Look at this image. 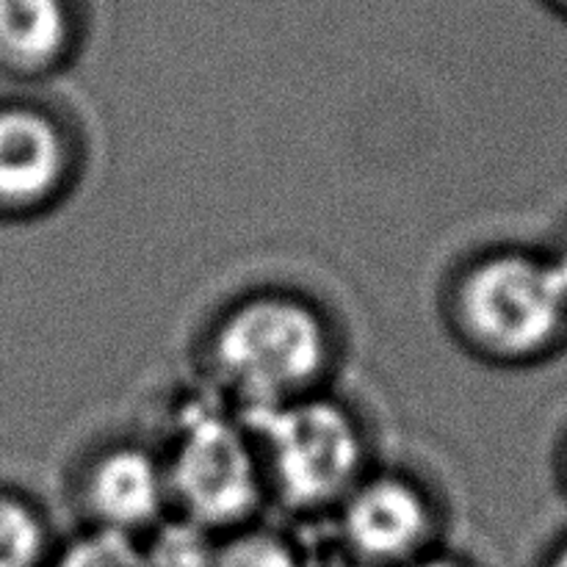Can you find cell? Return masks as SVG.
<instances>
[{
    "mask_svg": "<svg viewBox=\"0 0 567 567\" xmlns=\"http://www.w3.org/2000/svg\"><path fill=\"white\" fill-rule=\"evenodd\" d=\"M557 476H559V487H563L565 498H567V437L559 449V460H557Z\"/></svg>",
    "mask_w": 567,
    "mask_h": 567,
    "instance_id": "15",
    "label": "cell"
},
{
    "mask_svg": "<svg viewBox=\"0 0 567 567\" xmlns=\"http://www.w3.org/2000/svg\"><path fill=\"white\" fill-rule=\"evenodd\" d=\"M551 252H554V258H557L559 269H563L565 277H567V241L559 244V247H551Z\"/></svg>",
    "mask_w": 567,
    "mask_h": 567,
    "instance_id": "16",
    "label": "cell"
},
{
    "mask_svg": "<svg viewBox=\"0 0 567 567\" xmlns=\"http://www.w3.org/2000/svg\"><path fill=\"white\" fill-rule=\"evenodd\" d=\"M332 365L330 319L319 305L286 288L238 297L205 338L208 393L244 419L324 391Z\"/></svg>",
    "mask_w": 567,
    "mask_h": 567,
    "instance_id": "1",
    "label": "cell"
},
{
    "mask_svg": "<svg viewBox=\"0 0 567 567\" xmlns=\"http://www.w3.org/2000/svg\"><path fill=\"white\" fill-rule=\"evenodd\" d=\"M402 567H471V565L465 563L463 557H454V554L441 551V548H432L430 554H424V557L413 559V563Z\"/></svg>",
    "mask_w": 567,
    "mask_h": 567,
    "instance_id": "13",
    "label": "cell"
},
{
    "mask_svg": "<svg viewBox=\"0 0 567 567\" xmlns=\"http://www.w3.org/2000/svg\"><path fill=\"white\" fill-rule=\"evenodd\" d=\"M78 147L44 105L0 103V221H20L55 208L70 192Z\"/></svg>",
    "mask_w": 567,
    "mask_h": 567,
    "instance_id": "6",
    "label": "cell"
},
{
    "mask_svg": "<svg viewBox=\"0 0 567 567\" xmlns=\"http://www.w3.org/2000/svg\"><path fill=\"white\" fill-rule=\"evenodd\" d=\"M543 3H546L548 9L554 11V14L563 17V20H567V0H543Z\"/></svg>",
    "mask_w": 567,
    "mask_h": 567,
    "instance_id": "17",
    "label": "cell"
},
{
    "mask_svg": "<svg viewBox=\"0 0 567 567\" xmlns=\"http://www.w3.org/2000/svg\"><path fill=\"white\" fill-rule=\"evenodd\" d=\"M158 449L181 518L221 537L255 524L269 504L252 430L214 393L183 399Z\"/></svg>",
    "mask_w": 567,
    "mask_h": 567,
    "instance_id": "3",
    "label": "cell"
},
{
    "mask_svg": "<svg viewBox=\"0 0 567 567\" xmlns=\"http://www.w3.org/2000/svg\"><path fill=\"white\" fill-rule=\"evenodd\" d=\"M244 421L258 446L269 504L299 518L332 515L371 471L358 415L327 391Z\"/></svg>",
    "mask_w": 567,
    "mask_h": 567,
    "instance_id": "4",
    "label": "cell"
},
{
    "mask_svg": "<svg viewBox=\"0 0 567 567\" xmlns=\"http://www.w3.org/2000/svg\"><path fill=\"white\" fill-rule=\"evenodd\" d=\"M446 319L454 338L485 363L540 365L567 347V277L551 249H485L454 275Z\"/></svg>",
    "mask_w": 567,
    "mask_h": 567,
    "instance_id": "2",
    "label": "cell"
},
{
    "mask_svg": "<svg viewBox=\"0 0 567 567\" xmlns=\"http://www.w3.org/2000/svg\"><path fill=\"white\" fill-rule=\"evenodd\" d=\"M78 33L72 0H0V75L11 81L59 75L75 55Z\"/></svg>",
    "mask_w": 567,
    "mask_h": 567,
    "instance_id": "8",
    "label": "cell"
},
{
    "mask_svg": "<svg viewBox=\"0 0 567 567\" xmlns=\"http://www.w3.org/2000/svg\"><path fill=\"white\" fill-rule=\"evenodd\" d=\"M50 567H153L142 540L116 532L83 529L55 548Z\"/></svg>",
    "mask_w": 567,
    "mask_h": 567,
    "instance_id": "12",
    "label": "cell"
},
{
    "mask_svg": "<svg viewBox=\"0 0 567 567\" xmlns=\"http://www.w3.org/2000/svg\"><path fill=\"white\" fill-rule=\"evenodd\" d=\"M214 567H310L302 548L277 529L258 526V520L244 529L219 537Z\"/></svg>",
    "mask_w": 567,
    "mask_h": 567,
    "instance_id": "11",
    "label": "cell"
},
{
    "mask_svg": "<svg viewBox=\"0 0 567 567\" xmlns=\"http://www.w3.org/2000/svg\"><path fill=\"white\" fill-rule=\"evenodd\" d=\"M83 529L116 532L142 540L172 515L169 485L158 446L114 441L92 454L78 476Z\"/></svg>",
    "mask_w": 567,
    "mask_h": 567,
    "instance_id": "7",
    "label": "cell"
},
{
    "mask_svg": "<svg viewBox=\"0 0 567 567\" xmlns=\"http://www.w3.org/2000/svg\"><path fill=\"white\" fill-rule=\"evenodd\" d=\"M142 546L153 567H214L219 535L172 513L142 537Z\"/></svg>",
    "mask_w": 567,
    "mask_h": 567,
    "instance_id": "10",
    "label": "cell"
},
{
    "mask_svg": "<svg viewBox=\"0 0 567 567\" xmlns=\"http://www.w3.org/2000/svg\"><path fill=\"white\" fill-rule=\"evenodd\" d=\"M543 567H567V535L551 548V554H548L546 565Z\"/></svg>",
    "mask_w": 567,
    "mask_h": 567,
    "instance_id": "14",
    "label": "cell"
},
{
    "mask_svg": "<svg viewBox=\"0 0 567 567\" xmlns=\"http://www.w3.org/2000/svg\"><path fill=\"white\" fill-rule=\"evenodd\" d=\"M53 529L31 496L0 487V567H50Z\"/></svg>",
    "mask_w": 567,
    "mask_h": 567,
    "instance_id": "9",
    "label": "cell"
},
{
    "mask_svg": "<svg viewBox=\"0 0 567 567\" xmlns=\"http://www.w3.org/2000/svg\"><path fill=\"white\" fill-rule=\"evenodd\" d=\"M332 518L343 554L358 567H402L437 548L435 502L402 471L371 468L332 509Z\"/></svg>",
    "mask_w": 567,
    "mask_h": 567,
    "instance_id": "5",
    "label": "cell"
}]
</instances>
